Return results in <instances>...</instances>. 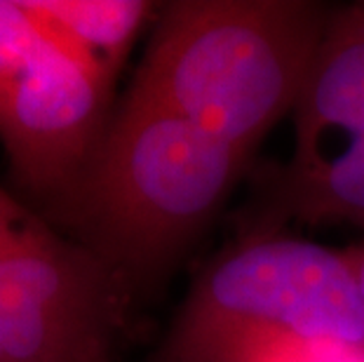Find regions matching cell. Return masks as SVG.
<instances>
[{"label": "cell", "instance_id": "cell-9", "mask_svg": "<svg viewBox=\"0 0 364 362\" xmlns=\"http://www.w3.org/2000/svg\"><path fill=\"white\" fill-rule=\"evenodd\" d=\"M45 41L48 31L24 0H0V102Z\"/></svg>", "mask_w": 364, "mask_h": 362}, {"label": "cell", "instance_id": "cell-5", "mask_svg": "<svg viewBox=\"0 0 364 362\" xmlns=\"http://www.w3.org/2000/svg\"><path fill=\"white\" fill-rule=\"evenodd\" d=\"M115 80L48 33L0 102V146L14 183L43 210L78 181L113 115Z\"/></svg>", "mask_w": 364, "mask_h": 362}, {"label": "cell", "instance_id": "cell-3", "mask_svg": "<svg viewBox=\"0 0 364 362\" xmlns=\"http://www.w3.org/2000/svg\"><path fill=\"white\" fill-rule=\"evenodd\" d=\"M301 339L364 351V294L350 250L257 230L209 261L149 362H237Z\"/></svg>", "mask_w": 364, "mask_h": 362}, {"label": "cell", "instance_id": "cell-2", "mask_svg": "<svg viewBox=\"0 0 364 362\" xmlns=\"http://www.w3.org/2000/svg\"><path fill=\"white\" fill-rule=\"evenodd\" d=\"M331 12L306 0L160 5L132 87L252 158L296 109Z\"/></svg>", "mask_w": 364, "mask_h": 362}, {"label": "cell", "instance_id": "cell-11", "mask_svg": "<svg viewBox=\"0 0 364 362\" xmlns=\"http://www.w3.org/2000/svg\"><path fill=\"white\" fill-rule=\"evenodd\" d=\"M26 207L19 203L17 198H12L7 191L0 186V247L5 245V240L10 238L12 228L17 226L19 217L24 214Z\"/></svg>", "mask_w": 364, "mask_h": 362}, {"label": "cell", "instance_id": "cell-8", "mask_svg": "<svg viewBox=\"0 0 364 362\" xmlns=\"http://www.w3.org/2000/svg\"><path fill=\"white\" fill-rule=\"evenodd\" d=\"M57 43L115 80L141 28L158 14L146 0H24Z\"/></svg>", "mask_w": 364, "mask_h": 362}, {"label": "cell", "instance_id": "cell-1", "mask_svg": "<svg viewBox=\"0 0 364 362\" xmlns=\"http://www.w3.org/2000/svg\"><path fill=\"white\" fill-rule=\"evenodd\" d=\"M247 163L237 149L129 85L78 181L45 212L134 292L198 240Z\"/></svg>", "mask_w": 364, "mask_h": 362}, {"label": "cell", "instance_id": "cell-7", "mask_svg": "<svg viewBox=\"0 0 364 362\" xmlns=\"http://www.w3.org/2000/svg\"><path fill=\"white\" fill-rule=\"evenodd\" d=\"M287 219L353 223L364 230V134L306 165H275L261 176L250 233L277 230Z\"/></svg>", "mask_w": 364, "mask_h": 362}, {"label": "cell", "instance_id": "cell-6", "mask_svg": "<svg viewBox=\"0 0 364 362\" xmlns=\"http://www.w3.org/2000/svg\"><path fill=\"white\" fill-rule=\"evenodd\" d=\"M294 122L291 163L311 160L334 134H364V3L331 12Z\"/></svg>", "mask_w": 364, "mask_h": 362}, {"label": "cell", "instance_id": "cell-10", "mask_svg": "<svg viewBox=\"0 0 364 362\" xmlns=\"http://www.w3.org/2000/svg\"><path fill=\"white\" fill-rule=\"evenodd\" d=\"M237 362H364V351L327 341L282 339L257 346Z\"/></svg>", "mask_w": 364, "mask_h": 362}, {"label": "cell", "instance_id": "cell-4", "mask_svg": "<svg viewBox=\"0 0 364 362\" xmlns=\"http://www.w3.org/2000/svg\"><path fill=\"white\" fill-rule=\"evenodd\" d=\"M132 289L24 210L0 247V362H108Z\"/></svg>", "mask_w": 364, "mask_h": 362}]
</instances>
